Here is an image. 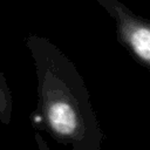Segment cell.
Segmentation results:
<instances>
[{"mask_svg": "<svg viewBox=\"0 0 150 150\" xmlns=\"http://www.w3.org/2000/svg\"><path fill=\"white\" fill-rule=\"evenodd\" d=\"M33 42L40 82L34 121L47 134L42 150H102L103 132L75 64L50 42Z\"/></svg>", "mask_w": 150, "mask_h": 150, "instance_id": "cell-1", "label": "cell"}, {"mask_svg": "<svg viewBox=\"0 0 150 150\" xmlns=\"http://www.w3.org/2000/svg\"><path fill=\"white\" fill-rule=\"evenodd\" d=\"M115 25L118 42L150 74V0H96Z\"/></svg>", "mask_w": 150, "mask_h": 150, "instance_id": "cell-2", "label": "cell"}]
</instances>
